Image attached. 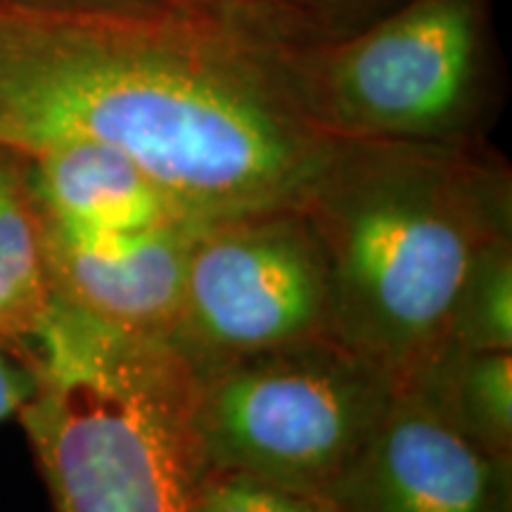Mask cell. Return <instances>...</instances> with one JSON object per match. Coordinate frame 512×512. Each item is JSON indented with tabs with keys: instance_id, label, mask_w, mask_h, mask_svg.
<instances>
[{
	"instance_id": "cell-12",
	"label": "cell",
	"mask_w": 512,
	"mask_h": 512,
	"mask_svg": "<svg viewBox=\"0 0 512 512\" xmlns=\"http://www.w3.org/2000/svg\"><path fill=\"white\" fill-rule=\"evenodd\" d=\"M512 351V242L496 240L467 273L444 347Z\"/></svg>"
},
{
	"instance_id": "cell-5",
	"label": "cell",
	"mask_w": 512,
	"mask_h": 512,
	"mask_svg": "<svg viewBox=\"0 0 512 512\" xmlns=\"http://www.w3.org/2000/svg\"><path fill=\"white\" fill-rule=\"evenodd\" d=\"M323 335L328 271L302 209L200 226L171 335L195 373Z\"/></svg>"
},
{
	"instance_id": "cell-14",
	"label": "cell",
	"mask_w": 512,
	"mask_h": 512,
	"mask_svg": "<svg viewBox=\"0 0 512 512\" xmlns=\"http://www.w3.org/2000/svg\"><path fill=\"white\" fill-rule=\"evenodd\" d=\"M34 389V366L0 344V425L22 413Z\"/></svg>"
},
{
	"instance_id": "cell-1",
	"label": "cell",
	"mask_w": 512,
	"mask_h": 512,
	"mask_svg": "<svg viewBox=\"0 0 512 512\" xmlns=\"http://www.w3.org/2000/svg\"><path fill=\"white\" fill-rule=\"evenodd\" d=\"M131 157L204 223L304 209L339 138L290 83L209 43L0 17V147Z\"/></svg>"
},
{
	"instance_id": "cell-3",
	"label": "cell",
	"mask_w": 512,
	"mask_h": 512,
	"mask_svg": "<svg viewBox=\"0 0 512 512\" xmlns=\"http://www.w3.org/2000/svg\"><path fill=\"white\" fill-rule=\"evenodd\" d=\"M328 271V335L399 384L444 347L467 273L508 211L437 169H368L339 140L302 209Z\"/></svg>"
},
{
	"instance_id": "cell-6",
	"label": "cell",
	"mask_w": 512,
	"mask_h": 512,
	"mask_svg": "<svg viewBox=\"0 0 512 512\" xmlns=\"http://www.w3.org/2000/svg\"><path fill=\"white\" fill-rule=\"evenodd\" d=\"M472 19L460 3H432L394 19L332 69L318 119L366 133H430L465 102Z\"/></svg>"
},
{
	"instance_id": "cell-10",
	"label": "cell",
	"mask_w": 512,
	"mask_h": 512,
	"mask_svg": "<svg viewBox=\"0 0 512 512\" xmlns=\"http://www.w3.org/2000/svg\"><path fill=\"white\" fill-rule=\"evenodd\" d=\"M53 304L27 166L0 147V344L31 363Z\"/></svg>"
},
{
	"instance_id": "cell-9",
	"label": "cell",
	"mask_w": 512,
	"mask_h": 512,
	"mask_svg": "<svg viewBox=\"0 0 512 512\" xmlns=\"http://www.w3.org/2000/svg\"><path fill=\"white\" fill-rule=\"evenodd\" d=\"M24 166L36 209L67 226L145 233L204 223L131 157L112 147L64 145L24 159Z\"/></svg>"
},
{
	"instance_id": "cell-11",
	"label": "cell",
	"mask_w": 512,
	"mask_h": 512,
	"mask_svg": "<svg viewBox=\"0 0 512 512\" xmlns=\"http://www.w3.org/2000/svg\"><path fill=\"white\" fill-rule=\"evenodd\" d=\"M406 384L467 437L512 460V351L441 347Z\"/></svg>"
},
{
	"instance_id": "cell-8",
	"label": "cell",
	"mask_w": 512,
	"mask_h": 512,
	"mask_svg": "<svg viewBox=\"0 0 512 512\" xmlns=\"http://www.w3.org/2000/svg\"><path fill=\"white\" fill-rule=\"evenodd\" d=\"M36 216L55 297L112 328L171 339L190 242L204 223L98 233L67 226L38 209Z\"/></svg>"
},
{
	"instance_id": "cell-13",
	"label": "cell",
	"mask_w": 512,
	"mask_h": 512,
	"mask_svg": "<svg viewBox=\"0 0 512 512\" xmlns=\"http://www.w3.org/2000/svg\"><path fill=\"white\" fill-rule=\"evenodd\" d=\"M195 512H332L318 498L297 494L242 472L207 470Z\"/></svg>"
},
{
	"instance_id": "cell-7",
	"label": "cell",
	"mask_w": 512,
	"mask_h": 512,
	"mask_svg": "<svg viewBox=\"0 0 512 512\" xmlns=\"http://www.w3.org/2000/svg\"><path fill=\"white\" fill-rule=\"evenodd\" d=\"M325 505L332 512H510L512 460L396 384L373 437Z\"/></svg>"
},
{
	"instance_id": "cell-2",
	"label": "cell",
	"mask_w": 512,
	"mask_h": 512,
	"mask_svg": "<svg viewBox=\"0 0 512 512\" xmlns=\"http://www.w3.org/2000/svg\"><path fill=\"white\" fill-rule=\"evenodd\" d=\"M17 415L53 512H195L209 465L197 373L171 339L124 332L55 297Z\"/></svg>"
},
{
	"instance_id": "cell-4",
	"label": "cell",
	"mask_w": 512,
	"mask_h": 512,
	"mask_svg": "<svg viewBox=\"0 0 512 512\" xmlns=\"http://www.w3.org/2000/svg\"><path fill=\"white\" fill-rule=\"evenodd\" d=\"M396 382L323 335L197 373L209 470L328 501L392 403Z\"/></svg>"
}]
</instances>
